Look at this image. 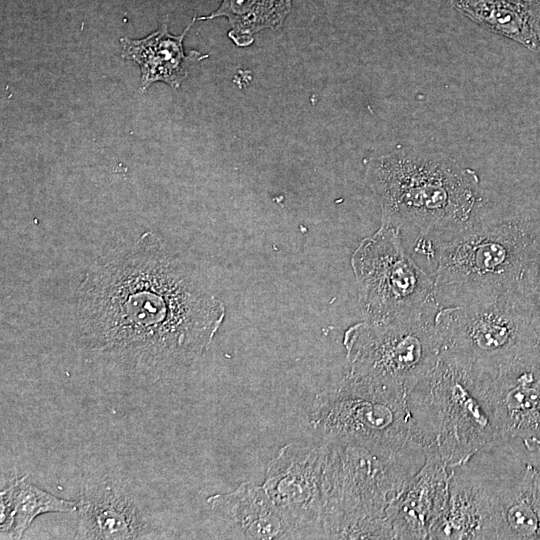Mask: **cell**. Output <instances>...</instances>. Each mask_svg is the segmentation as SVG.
Returning <instances> with one entry per match:
<instances>
[{
	"mask_svg": "<svg viewBox=\"0 0 540 540\" xmlns=\"http://www.w3.org/2000/svg\"><path fill=\"white\" fill-rule=\"evenodd\" d=\"M225 314L196 273L145 232L90 266L78 290L75 334L93 360L153 382L199 360Z\"/></svg>",
	"mask_w": 540,
	"mask_h": 540,
	"instance_id": "cell-1",
	"label": "cell"
},
{
	"mask_svg": "<svg viewBox=\"0 0 540 540\" xmlns=\"http://www.w3.org/2000/svg\"><path fill=\"white\" fill-rule=\"evenodd\" d=\"M365 166L381 223L413 226L419 237L466 226L481 202L477 173L442 153L397 148L369 158Z\"/></svg>",
	"mask_w": 540,
	"mask_h": 540,
	"instance_id": "cell-2",
	"label": "cell"
},
{
	"mask_svg": "<svg viewBox=\"0 0 540 540\" xmlns=\"http://www.w3.org/2000/svg\"><path fill=\"white\" fill-rule=\"evenodd\" d=\"M324 441V538L393 539L387 508L423 465L425 449L412 439L395 453Z\"/></svg>",
	"mask_w": 540,
	"mask_h": 540,
	"instance_id": "cell-3",
	"label": "cell"
},
{
	"mask_svg": "<svg viewBox=\"0 0 540 540\" xmlns=\"http://www.w3.org/2000/svg\"><path fill=\"white\" fill-rule=\"evenodd\" d=\"M407 406L412 440L449 469L503 445L471 363L440 354L407 394Z\"/></svg>",
	"mask_w": 540,
	"mask_h": 540,
	"instance_id": "cell-4",
	"label": "cell"
},
{
	"mask_svg": "<svg viewBox=\"0 0 540 540\" xmlns=\"http://www.w3.org/2000/svg\"><path fill=\"white\" fill-rule=\"evenodd\" d=\"M532 234L533 227L519 221L471 222L443 234L447 239L433 244L434 301L460 305L519 293Z\"/></svg>",
	"mask_w": 540,
	"mask_h": 540,
	"instance_id": "cell-5",
	"label": "cell"
},
{
	"mask_svg": "<svg viewBox=\"0 0 540 540\" xmlns=\"http://www.w3.org/2000/svg\"><path fill=\"white\" fill-rule=\"evenodd\" d=\"M310 422L323 440L381 452H398L412 439L407 394L350 373L316 395Z\"/></svg>",
	"mask_w": 540,
	"mask_h": 540,
	"instance_id": "cell-6",
	"label": "cell"
},
{
	"mask_svg": "<svg viewBox=\"0 0 540 540\" xmlns=\"http://www.w3.org/2000/svg\"><path fill=\"white\" fill-rule=\"evenodd\" d=\"M349 373L401 389L406 394L441 354L434 316L426 313L388 320H364L343 336Z\"/></svg>",
	"mask_w": 540,
	"mask_h": 540,
	"instance_id": "cell-7",
	"label": "cell"
},
{
	"mask_svg": "<svg viewBox=\"0 0 540 540\" xmlns=\"http://www.w3.org/2000/svg\"><path fill=\"white\" fill-rule=\"evenodd\" d=\"M401 228L383 224L363 238L350 263L365 320H388L425 313L434 301V280L406 252Z\"/></svg>",
	"mask_w": 540,
	"mask_h": 540,
	"instance_id": "cell-8",
	"label": "cell"
},
{
	"mask_svg": "<svg viewBox=\"0 0 540 540\" xmlns=\"http://www.w3.org/2000/svg\"><path fill=\"white\" fill-rule=\"evenodd\" d=\"M441 354L471 363H497L540 343L519 293L439 308L434 315Z\"/></svg>",
	"mask_w": 540,
	"mask_h": 540,
	"instance_id": "cell-9",
	"label": "cell"
},
{
	"mask_svg": "<svg viewBox=\"0 0 540 540\" xmlns=\"http://www.w3.org/2000/svg\"><path fill=\"white\" fill-rule=\"evenodd\" d=\"M473 367L502 443L517 439L528 452L540 455V343Z\"/></svg>",
	"mask_w": 540,
	"mask_h": 540,
	"instance_id": "cell-10",
	"label": "cell"
},
{
	"mask_svg": "<svg viewBox=\"0 0 540 540\" xmlns=\"http://www.w3.org/2000/svg\"><path fill=\"white\" fill-rule=\"evenodd\" d=\"M326 442H292L267 466L263 487L283 515L293 539H324Z\"/></svg>",
	"mask_w": 540,
	"mask_h": 540,
	"instance_id": "cell-11",
	"label": "cell"
},
{
	"mask_svg": "<svg viewBox=\"0 0 540 540\" xmlns=\"http://www.w3.org/2000/svg\"><path fill=\"white\" fill-rule=\"evenodd\" d=\"M76 512L75 539H147L157 535L146 504L130 483L114 475L87 476Z\"/></svg>",
	"mask_w": 540,
	"mask_h": 540,
	"instance_id": "cell-12",
	"label": "cell"
},
{
	"mask_svg": "<svg viewBox=\"0 0 540 540\" xmlns=\"http://www.w3.org/2000/svg\"><path fill=\"white\" fill-rule=\"evenodd\" d=\"M429 539H495L493 473L470 462L453 470L445 509Z\"/></svg>",
	"mask_w": 540,
	"mask_h": 540,
	"instance_id": "cell-13",
	"label": "cell"
},
{
	"mask_svg": "<svg viewBox=\"0 0 540 540\" xmlns=\"http://www.w3.org/2000/svg\"><path fill=\"white\" fill-rule=\"evenodd\" d=\"M453 470L436 451L426 450L423 465L387 508L393 539H429L445 509Z\"/></svg>",
	"mask_w": 540,
	"mask_h": 540,
	"instance_id": "cell-14",
	"label": "cell"
},
{
	"mask_svg": "<svg viewBox=\"0 0 540 540\" xmlns=\"http://www.w3.org/2000/svg\"><path fill=\"white\" fill-rule=\"evenodd\" d=\"M196 20L194 17L179 35L169 32L168 18L165 17L159 28L144 38H120L122 58L131 60L140 67L142 90L155 82H164L172 88H179L188 76L190 65L209 56L198 51L185 53L184 39Z\"/></svg>",
	"mask_w": 540,
	"mask_h": 540,
	"instance_id": "cell-15",
	"label": "cell"
},
{
	"mask_svg": "<svg viewBox=\"0 0 540 540\" xmlns=\"http://www.w3.org/2000/svg\"><path fill=\"white\" fill-rule=\"evenodd\" d=\"M495 539H540V470L526 463L519 478L494 474Z\"/></svg>",
	"mask_w": 540,
	"mask_h": 540,
	"instance_id": "cell-16",
	"label": "cell"
},
{
	"mask_svg": "<svg viewBox=\"0 0 540 540\" xmlns=\"http://www.w3.org/2000/svg\"><path fill=\"white\" fill-rule=\"evenodd\" d=\"M207 503L246 539H293L289 525L263 485L243 482L231 492L210 496Z\"/></svg>",
	"mask_w": 540,
	"mask_h": 540,
	"instance_id": "cell-17",
	"label": "cell"
},
{
	"mask_svg": "<svg viewBox=\"0 0 540 540\" xmlns=\"http://www.w3.org/2000/svg\"><path fill=\"white\" fill-rule=\"evenodd\" d=\"M79 500H66L33 485L27 476L15 478L0 492V538L20 539L41 514L76 512Z\"/></svg>",
	"mask_w": 540,
	"mask_h": 540,
	"instance_id": "cell-18",
	"label": "cell"
},
{
	"mask_svg": "<svg viewBox=\"0 0 540 540\" xmlns=\"http://www.w3.org/2000/svg\"><path fill=\"white\" fill-rule=\"evenodd\" d=\"M293 0H222L220 6L209 15L197 20L227 18L228 37L238 47L254 42V35L262 30H277L292 9Z\"/></svg>",
	"mask_w": 540,
	"mask_h": 540,
	"instance_id": "cell-19",
	"label": "cell"
},
{
	"mask_svg": "<svg viewBox=\"0 0 540 540\" xmlns=\"http://www.w3.org/2000/svg\"><path fill=\"white\" fill-rule=\"evenodd\" d=\"M456 5L486 29L538 52L540 22L516 0H456Z\"/></svg>",
	"mask_w": 540,
	"mask_h": 540,
	"instance_id": "cell-20",
	"label": "cell"
},
{
	"mask_svg": "<svg viewBox=\"0 0 540 540\" xmlns=\"http://www.w3.org/2000/svg\"><path fill=\"white\" fill-rule=\"evenodd\" d=\"M519 294L534 324L540 322V222L533 227L528 262Z\"/></svg>",
	"mask_w": 540,
	"mask_h": 540,
	"instance_id": "cell-21",
	"label": "cell"
},
{
	"mask_svg": "<svg viewBox=\"0 0 540 540\" xmlns=\"http://www.w3.org/2000/svg\"><path fill=\"white\" fill-rule=\"evenodd\" d=\"M538 43H539L538 52H540V24H539V33H538Z\"/></svg>",
	"mask_w": 540,
	"mask_h": 540,
	"instance_id": "cell-22",
	"label": "cell"
}]
</instances>
